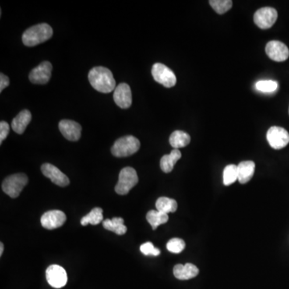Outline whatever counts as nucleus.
I'll return each mask as SVG.
<instances>
[{"mask_svg": "<svg viewBox=\"0 0 289 289\" xmlns=\"http://www.w3.org/2000/svg\"><path fill=\"white\" fill-rule=\"evenodd\" d=\"M89 81L93 89L100 93H110L116 89L113 73L104 67H95L89 73Z\"/></svg>", "mask_w": 289, "mask_h": 289, "instance_id": "f257e3e1", "label": "nucleus"}, {"mask_svg": "<svg viewBox=\"0 0 289 289\" xmlns=\"http://www.w3.org/2000/svg\"><path fill=\"white\" fill-rule=\"evenodd\" d=\"M52 34V29L50 25L40 23L27 29L22 36V40L24 45L34 47L49 40Z\"/></svg>", "mask_w": 289, "mask_h": 289, "instance_id": "f03ea898", "label": "nucleus"}, {"mask_svg": "<svg viewBox=\"0 0 289 289\" xmlns=\"http://www.w3.org/2000/svg\"><path fill=\"white\" fill-rule=\"evenodd\" d=\"M140 142L134 136L122 137L116 141L112 147V154L117 157H125L135 154L140 149Z\"/></svg>", "mask_w": 289, "mask_h": 289, "instance_id": "7ed1b4c3", "label": "nucleus"}, {"mask_svg": "<svg viewBox=\"0 0 289 289\" xmlns=\"http://www.w3.org/2000/svg\"><path fill=\"white\" fill-rule=\"evenodd\" d=\"M29 182V178L24 174H15L8 176L3 181L2 189L4 192L11 198H17L23 191V187Z\"/></svg>", "mask_w": 289, "mask_h": 289, "instance_id": "20e7f679", "label": "nucleus"}, {"mask_svg": "<svg viewBox=\"0 0 289 289\" xmlns=\"http://www.w3.org/2000/svg\"><path fill=\"white\" fill-rule=\"evenodd\" d=\"M138 182V176L136 170L132 167H125L120 172L118 182L115 187V191L120 195H127Z\"/></svg>", "mask_w": 289, "mask_h": 289, "instance_id": "39448f33", "label": "nucleus"}, {"mask_svg": "<svg viewBox=\"0 0 289 289\" xmlns=\"http://www.w3.org/2000/svg\"><path fill=\"white\" fill-rule=\"evenodd\" d=\"M152 76L155 82L163 85L164 87H174L177 82L175 74L165 64L156 63L152 68Z\"/></svg>", "mask_w": 289, "mask_h": 289, "instance_id": "423d86ee", "label": "nucleus"}, {"mask_svg": "<svg viewBox=\"0 0 289 289\" xmlns=\"http://www.w3.org/2000/svg\"><path fill=\"white\" fill-rule=\"evenodd\" d=\"M267 140L271 147L281 149L289 143V134L285 128L280 126H272L267 132Z\"/></svg>", "mask_w": 289, "mask_h": 289, "instance_id": "0eeeda50", "label": "nucleus"}, {"mask_svg": "<svg viewBox=\"0 0 289 289\" xmlns=\"http://www.w3.org/2000/svg\"><path fill=\"white\" fill-rule=\"evenodd\" d=\"M277 18V11L275 8L266 7L257 10L254 15V22L259 29H269L275 24Z\"/></svg>", "mask_w": 289, "mask_h": 289, "instance_id": "6e6552de", "label": "nucleus"}, {"mask_svg": "<svg viewBox=\"0 0 289 289\" xmlns=\"http://www.w3.org/2000/svg\"><path fill=\"white\" fill-rule=\"evenodd\" d=\"M46 278L47 283L55 288L64 287L68 282L66 271L62 267L57 265H51L47 268L46 270Z\"/></svg>", "mask_w": 289, "mask_h": 289, "instance_id": "1a4fd4ad", "label": "nucleus"}, {"mask_svg": "<svg viewBox=\"0 0 289 289\" xmlns=\"http://www.w3.org/2000/svg\"><path fill=\"white\" fill-rule=\"evenodd\" d=\"M265 51L268 57L276 62H283L289 57L288 47L278 40L269 41L265 47Z\"/></svg>", "mask_w": 289, "mask_h": 289, "instance_id": "9d476101", "label": "nucleus"}, {"mask_svg": "<svg viewBox=\"0 0 289 289\" xmlns=\"http://www.w3.org/2000/svg\"><path fill=\"white\" fill-rule=\"evenodd\" d=\"M52 71V65L48 61H44L31 71L29 80L36 85H44L49 82Z\"/></svg>", "mask_w": 289, "mask_h": 289, "instance_id": "9b49d317", "label": "nucleus"}, {"mask_svg": "<svg viewBox=\"0 0 289 289\" xmlns=\"http://www.w3.org/2000/svg\"><path fill=\"white\" fill-rule=\"evenodd\" d=\"M66 216L61 211L53 210L46 212L42 216L40 222L42 227L47 230H53L64 224L66 222Z\"/></svg>", "mask_w": 289, "mask_h": 289, "instance_id": "f8f14e48", "label": "nucleus"}, {"mask_svg": "<svg viewBox=\"0 0 289 289\" xmlns=\"http://www.w3.org/2000/svg\"><path fill=\"white\" fill-rule=\"evenodd\" d=\"M41 171L45 177L49 178L53 183L59 187H64L69 185L70 181L68 179L61 170H59L57 167L50 164V163H44L42 165Z\"/></svg>", "mask_w": 289, "mask_h": 289, "instance_id": "ddd939ff", "label": "nucleus"}, {"mask_svg": "<svg viewBox=\"0 0 289 289\" xmlns=\"http://www.w3.org/2000/svg\"><path fill=\"white\" fill-rule=\"evenodd\" d=\"M59 128L67 140L76 142L82 136V126L76 121L62 120L59 123Z\"/></svg>", "mask_w": 289, "mask_h": 289, "instance_id": "4468645a", "label": "nucleus"}, {"mask_svg": "<svg viewBox=\"0 0 289 289\" xmlns=\"http://www.w3.org/2000/svg\"><path fill=\"white\" fill-rule=\"evenodd\" d=\"M114 100L120 108L128 109L130 107L132 104V92L128 84L121 83L116 87Z\"/></svg>", "mask_w": 289, "mask_h": 289, "instance_id": "2eb2a0df", "label": "nucleus"}, {"mask_svg": "<svg viewBox=\"0 0 289 289\" xmlns=\"http://www.w3.org/2000/svg\"><path fill=\"white\" fill-rule=\"evenodd\" d=\"M199 270L195 265L187 263L185 265H177L174 268V275L180 280H187L196 277Z\"/></svg>", "mask_w": 289, "mask_h": 289, "instance_id": "dca6fc26", "label": "nucleus"}, {"mask_svg": "<svg viewBox=\"0 0 289 289\" xmlns=\"http://www.w3.org/2000/svg\"><path fill=\"white\" fill-rule=\"evenodd\" d=\"M238 180L241 184H245L253 177L255 174V164L252 161L241 162L237 166Z\"/></svg>", "mask_w": 289, "mask_h": 289, "instance_id": "f3484780", "label": "nucleus"}, {"mask_svg": "<svg viewBox=\"0 0 289 289\" xmlns=\"http://www.w3.org/2000/svg\"><path fill=\"white\" fill-rule=\"evenodd\" d=\"M31 120H32V114L29 110H24L21 111L12 121V129L19 135H22L31 122Z\"/></svg>", "mask_w": 289, "mask_h": 289, "instance_id": "a211bd4d", "label": "nucleus"}, {"mask_svg": "<svg viewBox=\"0 0 289 289\" xmlns=\"http://www.w3.org/2000/svg\"><path fill=\"white\" fill-rule=\"evenodd\" d=\"M181 153L178 149H173L170 154L164 155L160 161V167L164 173H170L175 163L181 159Z\"/></svg>", "mask_w": 289, "mask_h": 289, "instance_id": "6ab92c4d", "label": "nucleus"}, {"mask_svg": "<svg viewBox=\"0 0 289 289\" xmlns=\"http://www.w3.org/2000/svg\"><path fill=\"white\" fill-rule=\"evenodd\" d=\"M102 223L104 229L117 234L122 235L126 233L127 227L124 225V219L122 218L115 217L112 219H106Z\"/></svg>", "mask_w": 289, "mask_h": 289, "instance_id": "aec40b11", "label": "nucleus"}, {"mask_svg": "<svg viewBox=\"0 0 289 289\" xmlns=\"http://www.w3.org/2000/svg\"><path fill=\"white\" fill-rule=\"evenodd\" d=\"M170 144L174 149L186 147L191 142V136L184 131L176 130L170 137Z\"/></svg>", "mask_w": 289, "mask_h": 289, "instance_id": "412c9836", "label": "nucleus"}, {"mask_svg": "<svg viewBox=\"0 0 289 289\" xmlns=\"http://www.w3.org/2000/svg\"><path fill=\"white\" fill-rule=\"evenodd\" d=\"M156 208L159 212L167 214L174 213L178 209V203L176 200L167 197H160L156 202Z\"/></svg>", "mask_w": 289, "mask_h": 289, "instance_id": "4be33fe9", "label": "nucleus"}, {"mask_svg": "<svg viewBox=\"0 0 289 289\" xmlns=\"http://www.w3.org/2000/svg\"><path fill=\"white\" fill-rule=\"evenodd\" d=\"M146 219L148 223L151 225L153 230L157 229L160 225L167 223L169 220V216L167 214L163 213L159 211H149L146 215Z\"/></svg>", "mask_w": 289, "mask_h": 289, "instance_id": "5701e85b", "label": "nucleus"}, {"mask_svg": "<svg viewBox=\"0 0 289 289\" xmlns=\"http://www.w3.org/2000/svg\"><path fill=\"white\" fill-rule=\"evenodd\" d=\"M103 221V210L100 207L93 208L87 216H84L81 220L82 226L88 224L97 225Z\"/></svg>", "mask_w": 289, "mask_h": 289, "instance_id": "b1692460", "label": "nucleus"}, {"mask_svg": "<svg viewBox=\"0 0 289 289\" xmlns=\"http://www.w3.org/2000/svg\"><path fill=\"white\" fill-rule=\"evenodd\" d=\"M238 180V169L234 164L228 165L223 170V181L225 186H230Z\"/></svg>", "mask_w": 289, "mask_h": 289, "instance_id": "393cba45", "label": "nucleus"}, {"mask_svg": "<svg viewBox=\"0 0 289 289\" xmlns=\"http://www.w3.org/2000/svg\"><path fill=\"white\" fill-rule=\"evenodd\" d=\"M209 4L216 13L223 15L232 8L233 2L231 0H211Z\"/></svg>", "mask_w": 289, "mask_h": 289, "instance_id": "a878e982", "label": "nucleus"}, {"mask_svg": "<svg viewBox=\"0 0 289 289\" xmlns=\"http://www.w3.org/2000/svg\"><path fill=\"white\" fill-rule=\"evenodd\" d=\"M186 244L184 240L179 238H174L167 243V250L174 254L181 253L185 249Z\"/></svg>", "mask_w": 289, "mask_h": 289, "instance_id": "bb28decb", "label": "nucleus"}, {"mask_svg": "<svg viewBox=\"0 0 289 289\" xmlns=\"http://www.w3.org/2000/svg\"><path fill=\"white\" fill-rule=\"evenodd\" d=\"M277 82L274 81H259L255 84V88L263 93H272L277 89Z\"/></svg>", "mask_w": 289, "mask_h": 289, "instance_id": "cd10ccee", "label": "nucleus"}, {"mask_svg": "<svg viewBox=\"0 0 289 289\" xmlns=\"http://www.w3.org/2000/svg\"><path fill=\"white\" fill-rule=\"evenodd\" d=\"M140 251L145 255H154L157 256L160 255V250L155 248L153 244L150 242L145 243L140 247Z\"/></svg>", "mask_w": 289, "mask_h": 289, "instance_id": "c85d7f7f", "label": "nucleus"}, {"mask_svg": "<svg viewBox=\"0 0 289 289\" xmlns=\"http://www.w3.org/2000/svg\"><path fill=\"white\" fill-rule=\"evenodd\" d=\"M10 126L6 121H2L0 122V144H2L7 137L9 135Z\"/></svg>", "mask_w": 289, "mask_h": 289, "instance_id": "c756f323", "label": "nucleus"}, {"mask_svg": "<svg viewBox=\"0 0 289 289\" xmlns=\"http://www.w3.org/2000/svg\"><path fill=\"white\" fill-rule=\"evenodd\" d=\"M10 85V80L6 75L1 73L0 75V93H2L4 89H6Z\"/></svg>", "mask_w": 289, "mask_h": 289, "instance_id": "7c9ffc66", "label": "nucleus"}, {"mask_svg": "<svg viewBox=\"0 0 289 289\" xmlns=\"http://www.w3.org/2000/svg\"><path fill=\"white\" fill-rule=\"evenodd\" d=\"M4 244H3V243H1V244H0V256H2L3 252H4Z\"/></svg>", "mask_w": 289, "mask_h": 289, "instance_id": "2f4dec72", "label": "nucleus"}, {"mask_svg": "<svg viewBox=\"0 0 289 289\" xmlns=\"http://www.w3.org/2000/svg\"><path fill=\"white\" fill-rule=\"evenodd\" d=\"M288 113H289V110H288Z\"/></svg>", "mask_w": 289, "mask_h": 289, "instance_id": "473e14b6", "label": "nucleus"}]
</instances>
